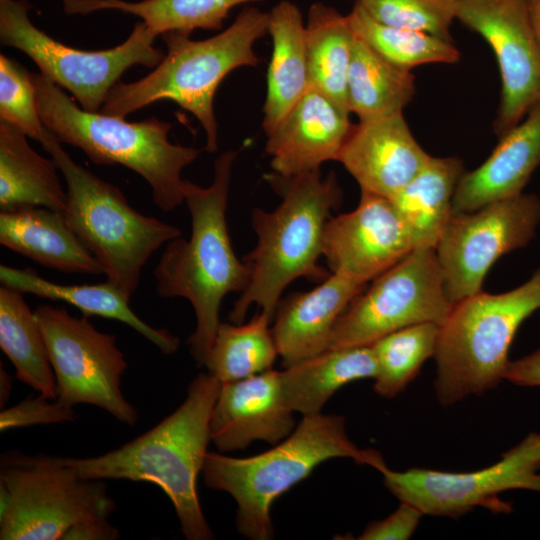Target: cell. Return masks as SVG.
Returning <instances> with one entry per match:
<instances>
[{
  "instance_id": "11",
  "label": "cell",
  "mask_w": 540,
  "mask_h": 540,
  "mask_svg": "<svg viewBox=\"0 0 540 540\" xmlns=\"http://www.w3.org/2000/svg\"><path fill=\"white\" fill-rule=\"evenodd\" d=\"M453 306L435 248H414L351 300L334 326L329 348L371 345L420 323L441 326Z\"/></svg>"
},
{
  "instance_id": "26",
  "label": "cell",
  "mask_w": 540,
  "mask_h": 540,
  "mask_svg": "<svg viewBox=\"0 0 540 540\" xmlns=\"http://www.w3.org/2000/svg\"><path fill=\"white\" fill-rule=\"evenodd\" d=\"M56 162L38 154L27 135L0 121V209L44 207L65 212L67 190Z\"/></svg>"
},
{
  "instance_id": "33",
  "label": "cell",
  "mask_w": 540,
  "mask_h": 540,
  "mask_svg": "<svg viewBox=\"0 0 540 540\" xmlns=\"http://www.w3.org/2000/svg\"><path fill=\"white\" fill-rule=\"evenodd\" d=\"M347 16L356 37L401 68L411 70L424 64H452L460 58L459 50L450 39L379 23L357 2Z\"/></svg>"
},
{
  "instance_id": "23",
  "label": "cell",
  "mask_w": 540,
  "mask_h": 540,
  "mask_svg": "<svg viewBox=\"0 0 540 540\" xmlns=\"http://www.w3.org/2000/svg\"><path fill=\"white\" fill-rule=\"evenodd\" d=\"M268 34L273 49L263 106L265 134L285 118L309 88L305 22L295 3L283 0L269 11Z\"/></svg>"
},
{
  "instance_id": "12",
  "label": "cell",
  "mask_w": 540,
  "mask_h": 540,
  "mask_svg": "<svg viewBox=\"0 0 540 540\" xmlns=\"http://www.w3.org/2000/svg\"><path fill=\"white\" fill-rule=\"evenodd\" d=\"M35 314L54 371L57 400L67 407L94 405L134 426L138 413L121 390L127 362L116 336L98 331L86 316L74 317L65 307L42 305Z\"/></svg>"
},
{
  "instance_id": "7",
  "label": "cell",
  "mask_w": 540,
  "mask_h": 540,
  "mask_svg": "<svg viewBox=\"0 0 540 540\" xmlns=\"http://www.w3.org/2000/svg\"><path fill=\"white\" fill-rule=\"evenodd\" d=\"M39 143L65 179L68 225L100 262L107 281L131 299L148 259L182 236L181 230L135 210L118 187L74 162L47 127Z\"/></svg>"
},
{
  "instance_id": "18",
  "label": "cell",
  "mask_w": 540,
  "mask_h": 540,
  "mask_svg": "<svg viewBox=\"0 0 540 540\" xmlns=\"http://www.w3.org/2000/svg\"><path fill=\"white\" fill-rule=\"evenodd\" d=\"M430 157L413 137L403 113H398L353 125L337 161L361 191L392 199Z\"/></svg>"
},
{
  "instance_id": "21",
  "label": "cell",
  "mask_w": 540,
  "mask_h": 540,
  "mask_svg": "<svg viewBox=\"0 0 540 540\" xmlns=\"http://www.w3.org/2000/svg\"><path fill=\"white\" fill-rule=\"evenodd\" d=\"M540 165V105L501 136L491 155L464 172L453 197V212H470L523 193Z\"/></svg>"
},
{
  "instance_id": "34",
  "label": "cell",
  "mask_w": 540,
  "mask_h": 540,
  "mask_svg": "<svg viewBox=\"0 0 540 540\" xmlns=\"http://www.w3.org/2000/svg\"><path fill=\"white\" fill-rule=\"evenodd\" d=\"M440 325L420 323L392 332L371 344L377 363L374 390L393 398L417 375L423 363L434 356Z\"/></svg>"
},
{
  "instance_id": "36",
  "label": "cell",
  "mask_w": 540,
  "mask_h": 540,
  "mask_svg": "<svg viewBox=\"0 0 540 540\" xmlns=\"http://www.w3.org/2000/svg\"><path fill=\"white\" fill-rule=\"evenodd\" d=\"M0 121L38 142L46 129L38 112L31 73L3 54L0 55Z\"/></svg>"
},
{
  "instance_id": "4",
  "label": "cell",
  "mask_w": 540,
  "mask_h": 540,
  "mask_svg": "<svg viewBox=\"0 0 540 540\" xmlns=\"http://www.w3.org/2000/svg\"><path fill=\"white\" fill-rule=\"evenodd\" d=\"M269 12L244 8L219 34L192 40L181 32H167L162 39L167 53L152 72L132 83H117L99 112L123 117L161 100H170L189 111L202 125L205 150L218 148L214 96L222 80L240 67H256L254 44L268 33Z\"/></svg>"
},
{
  "instance_id": "5",
  "label": "cell",
  "mask_w": 540,
  "mask_h": 540,
  "mask_svg": "<svg viewBox=\"0 0 540 540\" xmlns=\"http://www.w3.org/2000/svg\"><path fill=\"white\" fill-rule=\"evenodd\" d=\"M336 457L352 458L378 471L386 466L380 453L359 449L348 438L342 416L319 413L303 416L288 437L261 454L234 458L208 452L202 473L208 488L235 499L237 530L249 539L268 540L273 536L274 500L320 463Z\"/></svg>"
},
{
  "instance_id": "3",
  "label": "cell",
  "mask_w": 540,
  "mask_h": 540,
  "mask_svg": "<svg viewBox=\"0 0 540 540\" xmlns=\"http://www.w3.org/2000/svg\"><path fill=\"white\" fill-rule=\"evenodd\" d=\"M238 154L228 150L217 157L208 187L185 180L191 235L169 241L154 269L159 296L182 297L191 303L196 328L188 343L192 356L202 365L220 324L224 297L230 292L241 293L250 279L249 266L234 253L226 222L232 168Z\"/></svg>"
},
{
  "instance_id": "35",
  "label": "cell",
  "mask_w": 540,
  "mask_h": 540,
  "mask_svg": "<svg viewBox=\"0 0 540 540\" xmlns=\"http://www.w3.org/2000/svg\"><path fill=\"white\" fill-rule=\"evenodd\" d=\"M379 23L450 39L457 0H357Z\"/></svg>"
},
{
  "instance_id": "6",
  "label": "cell",
  "mask_w": 540,
  "mask_h": 540,
  "mask_svg": "<svg viewBox=\"0 0 540 540\" xmlns=\"http://www.w3.org/2000/svg\"><path fill=\"white\" fill-rule=\"evenodd\" d=\"M42 123L61 143L81 149L97 165H122L144 178L162 211L185 202L181 173L201 150L173 144L171 123L151 117L128 122L123 117L79 107L41 73H31Z\"/></svg>"
},
{
  "instance_id": "32",
  "label": "cell",
  "mask_w": 540,
  "mask_h": 540,
  "mask_svg": "<svg viewBox=\"0 0 540 540\" xmlns=\"http://www.w3.org/2000/svg\"><path fill=\"white\" fill-rule=\"evenodd\" d=\"M271 321L261 311L245 324L220 322L203 362L208 373L223 384L271 369L278 356Z\"/></svg>"
},
{
  "instance_id": "37",
  "label": "cell",
  "mask_w": 540,
  "mask_h": 540,
  "mask_svg": "<svg viewBox=\"0 0 540 540\" xmlns=\"http://www.w3.org/2000/svg\"><path fill=\"white\" fill-rule=\"evenodd\" d=\"M77 416L72 407L63 405L57 399L52 400L39 394L15 406L2 409L0 430L4 432L19 427L72 422Z\"/></svg>"
},
{
  "instance_id": "16",
  "label": "cell",
  "mask_w": 540,
  "mask_h": 540,
  "mask_svg": "<svg viewBox=\"0 0 540 540\" xmlns=\"http://www.w3.org/2000/svg\"><path fill=\"white\" fill-rule=\"evenodd\" d=\"M413 249L410 231L392 200L361 191L354 210L329 218L322 256L331 273L367 284Z\"/></svg>"
},
{
  "instance_id": "41",
  "label": "cell",
  "mask_w": 540,
  "mask_h": 540,
  "mask_svg": "<svg viewBox=\"0 0 540 540\" xmlns=\"http://www.w3.org/2000/svg\"><path fill=\"white\" fill-rule=\"evenodd\" d=\"M12 381L13 378L8 374V372L2 367H0V407L3 409L4 405L8 401L10 394L12 392Z\"/></svg>"
},
{
  "instance_id": "10",
  "label": "cell",
  "mask_w": 540,
  "mask_h": 540,
  "mask_svg": "<svg viewBox=\"0 0 540 540\" xmlns=\"http://www.w3.org/2000/svg\"><path fill=\"white\" fill-rule=\"evenodd\" d=\"M27 0H0V41L28 55L40 73L68 90L80 107L99 112L110 90L133 65L155 68L164 58L155 35L142 21L120 45L79 50L56 41L32 24Z\"/></svg>"
},
{
  "instance_id": "15",
  "label": "cell",
  "mask_w": 540,
  "mask_h": 540,
  "mask_svg": "<svg viewBox=\"0 0 540 540\" xmlns=\"http://www.w3.org/2000/svg\"><path fill=\"white\" fill-rule=\"evenodd\" d=\"M456 19L492 48L501 78V137L540 105V43L526 0H457Z\"/></svg>"
},
{
  "instance_id": "8",
  "label": "cell",
  "mask_w": 540,
  "mask_h": 540,
  "mask_svg": "<svg viewBox=\"0 0 540 540\" xmlns=\"http://www.w3.org/2000/svg\"><path fill=\"white\" fill-rule=\"evenodd\" d=\"M538 310L540 267L512 290L499 294L480 291L454 304L440 326L434 354L438 401L452 405L503 380L514 336Z\"/></svg>"
},
{
  "instance_id": "1",
  "label": "cell",
  "mask_w": 540,
  "mask_h": 540,
  "mask_svg": "<svg viewBox=\"0 0 540 540\" xmlns=\"http://www.w3.org/2000/svg\"><path fill=\"white\" fill-rule=\"evenodd\" d=\"M222 383L200 373L184 402L152 429L95 457H64L84 478L157 485L172 502L187 540L214 538L200 506L197 479L210 441L211 413Z\"/></svg>"
},
{
  "instance_id": "28",
  "label": "cell",
  "mask_w": 540,
  "mask_h": 540,
  "mask_svg": "<svg viewBox=\"0 0 540 540\" xmlns=\"http://www.w3.org/2000/svg\"><path fill=\"white\" fill-rule=\"evenodd\" d=\"M305 29L309 88L350 114L347 81L355 34L348 16L315 2L308 10Z\"/></svg>"
},
{
  "instance_id": "31",
  "label": "cell",
  "mask_w": 540,
  "mask_h": 540,
  "mask_svg": "<svg viewBox=\"0 0 540 540\" xmlns=\"http://www.w3.org/2000/svg\"><path fill=\"white\" fill-rule=\"evenodd\" d=\"M257 0H63L67 14H88L113 9L138 16L155 34L195 29L219 30L236 6Z\"/></svg>"
},
{
  "instance_id": "40",
  "label": "cell",
  "mask_w": 540,
  "mask_h": 540,
  "mask_svg": "<svg viewBox=\"0 0 540 540\" xmlns=\"http://www.w3.org/2000/svg\"><path fill=\"white\" fill-rule=\"evenodd\" d=\"M504 379L519 386H540V348L510 361Z\"/></svg>"
},
{
  "instance_id": "29",
  "label": "cell",
  "mask_w": 540,
  "mask_h": 540,
  "mask_svg": "<svg viewBox=\"0 0 540 540\" xmlns=\"http://www.w3.org/2000/svg\"><path fill=\"white\" fill-rule=\"evenodd\" d=\"M415 91L411 70L389 62L355 35L347 81L350 113L359 121L403 113Z\"/></svg>"
},
{
  "instance_id": "17",
  "label": "cell",
  "mask_w": 540,
  "mask_h": 540,
  "mask_svg": "<svg viewBox=\"0 0 540 540\" xmlns=\"http://www.w3.org/2000/svg\"><path fill=\"white\" fill-rule=\"evenodd\" d=\"M293 412L282 395L281 371L271 368L223 383L211 413L210 441L220 452L256 440L276 445L293 432Z\"/></svg>"
},
{
  "instance_id": "42",
  "label": "cell",
  "mask_w": 540,
  "mask_h": 540,
  "mask_svg": "<svg viewBox=\"0 0 540 540\" xmlns=\"http://www.w3.org/2000/svg\"><path fill=\"white\" fill-rule=\"evenodd\" d=\"M526 3L532 27L540 43V0H526Z\"/></svg>"
},
{
  "instance_id": "22",
  "label": "cell",
  "mask_w": 540,
  "mask_h": 540,
  "mask_svg": "<svg viewBox=\"0 0 540 540\" xmlns=\"http://www.w3.org/2000/svg\"><path fill=\"white\" fill-rule=\"evenodd\" d=\"M0 243L61 272L104 273L100 262L70 228L63 212L44 207L1 210Z\"/></svg>"
},
{
  "instance_id": "14",
  "label": "cell",
  "mask_w": 540,
  "mask_h": 540,
  "mask_svg": "<svg viewBox=\"0 0 540 540\" xmlns=\"http://www.w3.org/2000/svg\"><path fill=\"white\" fill-rule=\"evenodd\" d=\"M540 433L532 432L507 450L499 461L481 470L445 472L423 468L379 472L385 487L400 501L423 514L457 517L476 507L509 513L512 508L498 498L507 490L540 492Z\"/></svg>"
},
{
  "instance_id": "19",
  "label": "cell",
  "mask_w": 540,
  "mask_h": 540,
  "mask_svg": "<svg viewBox=\"0 0 540 540\" xmlns=\"http://www.w3.org/2000/svg\"><path fill=\"white\" fill-rule=\"evenodd\" d=\"M353 125L349 114L320 92L308 88L268 134L265 151L273 172L284 176L320 169L335 160Z\"/></svg>"
},
{
  "instance_id": "20",
  "label": "cell",
  "mask_w": 540,
  "mask_h": 540,
  "mask_svg": "<svg viewBox=\"0 0 540 540\" xmlns=\"http://www.w3.org/2000/svg\"><path fill=\"white\" fill-rule=\"evenodd\" d=\"M366 286L331 273L312 290L280 299L272 333L284 368L329 349L338 318Z\"/></svg>"
},
{
  "instance_id": "27",
  "label": "cell",
  "mask_w": 540,
  "mask_h": 540,
  "mask_svg": "<svg viewBox=\"0 0 540 540\" xmlns=\"http://www.w3.org/2000/svg\"><path fill=\"white\" fill-rule=\"evenodd\" d=\"M464 174L457 157L431 156L391 199L407 225L414 248H435L452 213L457 184Z\"/></svg>"
},
{
  "instance_id": "25",
  "label": "cell",
  "mask_w": 540,
  "mask_h": 540,
  "mask_svg": "<svg viewBox=\"0 0 540 540\" xmlns=\"http://www.w3.org/2000/svg\"><path fill=\"white\" fill-rule=\"evenodd\" d=\"M376 374L371 345L329 348L281 371L282 395L292 411L315 415L339 388Z\"/></svg>"
},
{
  "instance_id": "13",
  "label": "cell",
  "mask_w": 540,
  "mask_h": 540,
  "mask_svg": "<svg viewBox=\"0 0 540 540\" xmlns=\"http://www.w3.org/2000/svg\"><path fill=\"white\" fill-rule=\"evenodd\" d=\"M540 224V198L522 193L470 212H453L435 252L454 305L480 291L491 266L527 246Z\"/></svg>"
},
{
  "instance_id": "38",
  "label": "cell",
  "mask_w": 540,
  "mask_h": 540,
  "mask_svg": "<svg viewBox=\"0 0 540 540\" xmlns=\"http://www.w3.org/2000/svg\"><path fill=\"white\" fill-rule=\"evenodd\" d=\"M399 507L388 517L367 525L360 540H406L416 530L423 512L416 506L400 501Z\"/></svg>"
},
{
  "instance_id": "9",
  "label": "cell",
  "mask_w": 540,
  "mask_h": 540,
  "mask_svg": "<svg viewBox=\"0 0 540 540\" xmlns=\"http://www.w3.org/2000/svg\"><path fill=\"white\" fill-rule=\"evenodd\" d=\"M115 508L104 481L82 477L64 457L1 455V540H62L76 523L109 518Z\"/></svg>"
},
{
  "instance_id": "30",
  "label": "cell",
  "mask_w": 540,
  "mask_h": 540,
  "mask_svg": "<svg viewBox=\"0 0 540 540\" xmlns=\"http://www.w3.org/2000/svg\"><path fill=\"white\" fill-rule=\"evenodd\" d=\"M22 294L0 287V347L14 365L18 380L55 400L56 379L43 333Z\"/></svg>"
},
{
  "instance_id": "39",
  "label": "cell",
  "mask_w": 540,
  "mask_h": 540,
  "mask_svg": "<svg viewBox=\"0 0 540 540\" xmlns=\"http://www.w3.org/2000/svg\"><path fill=\"white\" fill-rule=\"evenodd\" d=\"M119 538V530L109 522V518H91L69 528L62 540H116Z\"/></svg>"
},
{
  "instance_id": "43",
  "label": "cell",
  "mask_w": 540,
  "mask_h": 540,
  "mask_svg": "<svg viewBox=\"0 0 540 540\" xmlns=\"http://www.w3.org/2000/svg\"><path fill=\"white\" fill-rule=\"evenodd\" d=\"M539 468H540V465H539Z\"/></svg>"
},
{
  "instance_id": "2",
  "label": "cell",
  "mask_w": 540,
  "mask_h": 540,
  "mask_svg": "<svg viewBox=\"0 0 540 540\" xmlns=\"http://www.w3.org/2000/svg\"><path fill=\"white\" fill-rule=\"evenodd\" d=\"M281 202L272 211L254 208L252 228L255 248L243 256L250 279L229 314L232 323H243L256 304L273 320L286 287L298 278L321 283L331 275L319 264L323 237L330 213L339 207L342 190L334 172L326 177L321 169L284 176L265 175Z\"/></svg>"
},
{
  "instance_id": "24",
  "label": "cell",
  "mask_w": 540,
  "mask_h": 540,
  "mask_svg": "<svg viewBox=\"0 0 540 540\" xmlns=\"http://www.w3.org/2000/svg\"><path fill=\"white\" fill-rule=\"evenodd\" d=\"M2 286L21 293L59 300L73 305L84 316H100L127 324L163 353L172 354L179 347V339L165 328H154L140 319L130 308L128 299L116 286L106 281L100 284L64 285L42 278L32 268L0 265Z\"/></svg>"
}]
</instances>
